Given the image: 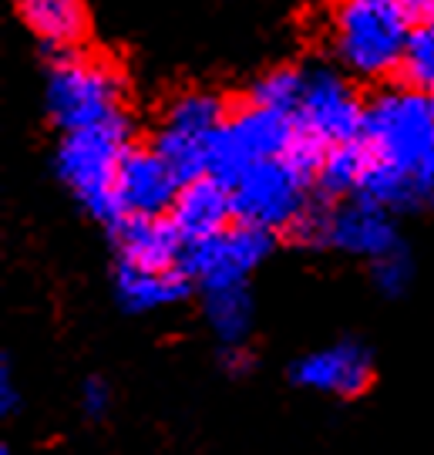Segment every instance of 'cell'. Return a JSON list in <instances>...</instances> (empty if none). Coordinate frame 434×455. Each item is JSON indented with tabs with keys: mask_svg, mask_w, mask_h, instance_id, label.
<instances>
[{
	"mask_svg": "<svg viewBox=\"0 0 434 455\" xmlns=\"http://www.w3.org/2000/svg\"><path fill=\"white\" fill-rule=\"evenodd\" d=\"M20 20L51 58L78 54V44L88 37V11L78 0H24Z\"/></svg>",
	"mask_w": 434,
	"mask_h": 455,
	"instance_id": "15",
	"label": "cell"
},
{
	"mask_svg": "<svg viewBox=\"0 0 434 455\" xmlns=\"http://www.w3.org/2000/svg\"><path fill=\"white\" fill-rule=\"evenodd\" d=\"M310 186L313 182L300 176L287 159L246 169L240 180L229 186L236 223L263 229L270 236L280 229L289 233L293 223L310 210Z\"/></svg>",
	"mask_w": 434,
	"mask_h": 455,
	"instance_id": "7",
	"label": "cell"
},
{
	"mask_svg": "<svg viewBox=\"0 0 434 455\" xmlns=\"http://www.w3.org/2000/svg\"><path fill=\"white\" fill-rule=\"evenodd\" d=\"M421 20L434 24V0H431V4H421Z\"/></svg>",
	"mask_w": 434,
	"mask_h": 455,
	"instance_id": "27",
	"label": "cell"
},
{
	"mask_svg": "<svg viewBox=\"0 0 434 455\" xmlns=\"http://www.w3.org/2000/svg\"><path fill=\"white\" fill-rule=\"evenodd\" d=\"M273 236L263 229L233 223L229 229L216 233L209 240L185 246L182 270L193 280V287H202V293L225 291V287H246V276L270 257Z\"/></svg>",
	"mask_w": 434,
	"mask_h": 455,
	"instance_id": "9",
	"label": "cell"
},
{
	"mask_svg": "<svg viewBox=\"0 0 434 455\" xmlns=\"http://www.w3.org/2000/svg\"><path fill=\"white\" fill-rule=\"evenodd\" d=\"M357 196H364L370 203L384 206L387 212L411 210V206H418L421 199H424L414 172H401V169H391V165H381L374 163V159H370L367 176L360 182V193Z\"/></svg>",
	"mask_w": 434,
	"mask_h": 455,
	"instance_id": "18",
	"label": "cell"
},
{
	"mask_svg": "<svg viewBox=\"0 0 434 455\" xmlns=\"http://www.w3.org/2000/svg\"><path fill=\"white\" fill-rule=\"evenodd\" d=\"M44 105L54 125L71 135L81 129H95L112 118L125 115V82L112 65L88 58V54H67L54 58L44 84Z\"/></svg>",
	"mask_w": 434,
	"mask_h": 455,
	"instance_id": "4",
	"label": "cell"
},
{
	"mask_svg": "<svg viewBox=\"0 0 434 455\" xmlns=\"http://www.w3.org/2000/svg\"><path fill=\"white\" fill-rule=\"evenodd\" d=\"M421 24V4L347 0L334 14V51L357 78L398 75L411 31Z\"/></svg>",
	"mask_w": 434,
	"mask_h": 455,
	"instance_id": "1",
	"label": "cell"
},
{
	"mask_svg": "<svg viewBox=\"0 0 434 455\" xmlns=\"http://www.w3.org/2000/svg\"><path fill=\"white\" fill-rule=\"evenodd\" d=\"M225 122H229L225 105L216 95H206V92L178 95L162 118L152 148L162 156V163L176 172V180L185 186V182L209 176L212 142L223 132Z\"/></svg>",
	"mask_w": 434,
	"mask_h": 455,
	"instance_id": "6",
	"label": "cell"
},
{
	"mask_svg": "<svg viewBox=\"0 0 434 455\" xmlns=\"http://www.w3.org/2000/svg\"><path fill=\"white\" fill-rule=\"evenodd\" d=\"M256 364L253 351L246 344H233V347H223V368L229 374H246L249 368Z\"/></svg>",
	"mask_w": 434,
	"mask_h": 455,
	"instance_id": "25",
	"label": "cell"
},
{
	"mask_svg": "<svg viewBox=\"0 0 434 455\" xmlns=\"http://www.w3.org/2000/svg\"><path fill=\"white\" fill-rule=\"evenodd\" d=\"M398 75H401L404 88L434 95V24L421 20L418 28L411 31V41H407Z\"/></svg>",
	"mask_w": 434,
	"mask_h": 455,
	"instance_id": "21",
	"label": "cell"
},
{
	"mask_svg": "<svg viewBox=\"0 0 434 455\" xmlns=\"http://www.w3.org/2000/svg\"><path fill=\"white\" fill-rule=\"evenodd\" d=\"M129 152L131 146L125 115L105 122V125H95V129L61 135L58 152H54L58 180L65 182L84 210L108 227L122 220L118 206H114V182H118V169Z\"/></svg>",
	"mask_w": 434,
	"mask_h": 455,
	"instance_id": "2",
	"label": "cell"
},
{
	"mask_svg": "<svg viewBox=\"0 0 434 455\" xmlns=\"http://www.w3.org/2000/svg\"><path fill=\"white\" fill-rule=\"evenodd\" d=\"M357 142L374 163L414 172L434 156V98L414 88H387L364 105Z\"/></svg>",
	"mask_w": 434,
	"mask_h": 455,
	"instance_id": "3",
	"label": "cell"
},
{
	"mask_svg": "<svg viewBox=\"0 0 434 455\" xmlns=\"http://www.w3.org/2000/svg\"><path fill=\"white\" fill-rule=\"evenodd\" d=\"M300 92H304V68H273L256 78L249 92V105L293 115L300 105Z\"/></svg>",
	"mask_w": 434,
	"mask_h": 455,
	"instance_id": "20",
	"label": "cell"
},
{
	"mask_svg": "<svg viewBox=\"0 0 434 455\" xmlns=\"http://www.w3.org/2000/svg\"><path fill=\"white\" fill-rule=\"evenodd\" d=\"M367 165H370V156L360 142L334 146L320 165L317 186H320L327 196H351V199H354V196L360 193L364 176H367Z\"/></svg>",
	"mask_w": 434,
	"mask_h": 455,
	"instance_id": "19",
	"label": "cell"
},
{
	"mask_svg": "<svg viewBox=\"0 0 434 455\" xmlns=\"http://www.w3.org/2000/svg\"><path fill=\"white\" fill-rule=\"evenodd\" d=\"M296 118L287 112H270L246 105L242 112L229 115L223 132L216 135L209 156V176L229 189L246 169L259 163L287 159L296 142Z\"/></svg>",
	"mask_w": 434,
	"mask_h": 455,
	"instance_id": "5",
	"label": "cell"
},
{
	"mask_svg": "<svg viewBox=\"0 0 434 455\" xmlns=\"http://www.w3.org/2000/svg\"><path fill=\"white\" fill-rule=\"evenodd\" d=\"M370 276H374V287L387 297H401L407 287H411V280H414V263L411 257L401 250H394V253H387L384 260L370 263Z\"/></svg>",
	"mask_w": 434,
	"mask_h": 455,
	"instance_id": "22",
	"label": "cell"
},
{
	"mask_svg": "<svg viewBox=\"0 0 434 455\" xmlns=\"http://www.w3.org/2000/svg\"><path fill=\"white\" fill-rule=\"evenodd\" d=\"M114 253L122 267L135 270H178L185 257V240L178 236L169 216L162 220H118L112 227Z\"/></svg>",
	"mask_w": 434,
	"mask_h": 455,
	"instance_id": "13",
	"label": "cell"
},
{
	"mask_svg": "<svg viewBox=\"0 0 434 455\" xmlns=\"http://www.w3.org/2000/svg\"><path fill=\"white\" fill-rule=\"evenodd\" d=\"M327 246H334L347 257L377 263L387 253L401 250V240L394 229V216L384 206L370 203L364 196H354L334 206L327 216Z\"/></svg>",
	"mask_w": 434,
	"mask_h": 455,
	"instance_id": "12",
	"label": "cell"
},
{
	"mask_svg": "<svg viewBox=\"0 0 434 455\" xmlns=\"http://www.w3.org/2000/svg\"><path fill=\"white\" fill-rule=\"evenodd\" d=\"M169 220L178 229V236L185 240V246L199 243V240H209L216 233L229 229V220H236L233 193L219 180H212V176L185 182L178 189Z\"/></svg>",
	"mask_w": 434,
	"mask_h": 455,
	"instance_id": "14",
	"label": "cell"
},
{
	"mask_svg": "<svg viewBox=\"0 0 434 455\" xmlns=\"http://www.w3.org/2000/svg\"><path fill=\"white\" fill-rule=\"evenodd\" d=\"M193 291V280L185 270H135V267H122L114 263V300L129 314H152V310L172 307L178 300H185Z\"/></svg>",
	"mask_w": 434,
	"mask_h": 455,
	"instance_id": "16",
	"label": "cell"
},
{
	"mask_svg": "<svg viewBox=\"0 0 434 455\" xmlns=\"http://www.w3.org/2000/svg\"><path fill=\"white\" fill-rule=\"evenodd\" d=\"M17 405H20V395H17L14 368H11V358H4L0 361V411L14 415Z\"/></svg>",
	"mask_w": 434,
	"mask_h": 455,
	"instance_id": "24",
	"label": "cell"
},
{
	"mask_svg": "<svg viewBox=\"0 0 434 455\" xmlns=\"http://www.w3.org/2000/svg\"><path fill=\"white\" fill-rule=\"evenodd\" d=\"M293 385L306 391H323L337 398H357L374 381V355L360 341H337L320 351H310L289 364Z\"/></svg>",
	"mask_w": 434,
	"mask_h": 455,
	"instance_id": "11",
	"label": "cell"
},
{
	"mask_svg": "<svg viewBox=\"0 0 434 455\" xmlns=\"http://www.w3.org/2000/svg\"><path fill=\"white\" fill-rule=\"evenodd\" d=\"M202 314L212 334L223 341V347L233 344H246L249 331H253V293L246 287H225V291H212L202 300Z\"/></svg>",
	"mask_w": 434,
	"mask_h": 455,
	"instance_id": "17",
	"label": "cell"
},
{
	"mask_svg": "<svg viewBox=\"0 0 434 455\" xmlns=\"http://www.w3.org/2000/svg\"><path fill=\"white\" fill-rule=\"evenodd\" d=\"M431 98H434V95H431Z\"/></svg>",
	"mask_w": 434,
	"mask_h": 455,
	"instance_id": "29",
	"label": "cell"
},
{
	"mask_svg": "<svg viewBox=\"0 0 434 455\" xmlns=\"http://www.w3.org/2000/svg\"><path fill=\"white\" fill-rule=\"evenodd\" d=\"M81 411L88 415V419H101L108 405H112V388H108V381L105 378H84V385H81Z\"/></svg>",
	"mask_w": 434,
	"mask_h": 455,
	"instance_id": "23",
	"label": "cell"
},
{
	"mask_svg": "<svg viewBox=\"0 0 434 455\" xmlns=\"http://www.w3.org/2000/svg\"><path fill=\"white\" fill-rule=\"evenodd\" d=\"M182 182L155 148H131L118 169L114 206L122 220H162L176 206Z\"/></svg>",
	"mask_w": 434,
	"mask_h": 455,
	"instance_id": "10",
	"label": "cell"
},
{
	"mask_svg": "<svg viewBox=\"0 0 434 455\" xmlns=\"http://www.w3.org/2000/svg\"><path fill=\"white\" fill-rule=\"evenodd\" d=\"M418 182H421V196H424L428 203H434V156L424 163V169L418 172Z\"/></svg>",
	"mask_w": 434,
	"mask_h": 455,
	"instance_id": "26",
	"label": "cell"
},
{
	"mask_svg": "<svg viewBox=\"0 0 434 455\" xmlns=\"http://www.w3.org/2000/svg\"><path fill=\"white\" fill-rule=\"evenodd\" d=\"M293 118H296V129L317 139L320 146H347L360 135L364 101L357 98L354 84L343 78V71L313 61L304 68V92Z\"/></svg>",
	"mask_w": 434,
	"mask_h": 455,
	"instance_id": "8",
	"label": "cell"
},
{
	"mask_svg": "<svg viewBox=\"0 0 434 455\" xmlns=\"http://www.w3.org/2000/svg\"><path fill=\"white\" fill-rule=\"evenodd\" d=\"M0 455H11V445H0Z\"/></svg>",
	"mask_w": 434,
	"mask_h": 455,
	"instance_id": "28",
	"label": "cell"
}]
</instances>
